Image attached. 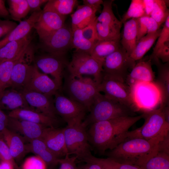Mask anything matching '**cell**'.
Segmentation results:
<instances>
[{"instance_id":"cell-49","label":"cell","mask_w":169,"mask_h":169,"mask_svg":"<svg viewBox=\"0 0 169 169\" xmlns=\"http://www.w3.org/2000/svg\"><path fill=\"white\" fill-rule=\"evenodd\" d=\"M158 151L165 153L169 155V134H168L159 142Z\"/></svg>"},{"instance_id":"cell-16","label":"cell","mask_w":169,"mask_h":169,"mask_svg":"<svg viewBox=\"0 0 169 169\" xmlns=\"http://www.w3.org/2000/svg\"><path fill=\"white\" fill-rule=\"evenodd\" d=\"M65 19V16L51 11L43 10L33 28L42 40L63 27Z\"/></svg>"},{"instance_id":"cell-21","label":"cell","mask_w":169,"mask_h":169,"mask_svg":"<svg viewBox=\"0 0 169 169\" xmlns=\"http://www.w3.org/2000/svg\"><path fill=\"white\" fill-rule=\"evenodd\" d=\"M28 48L25 55L14 65L11 76L9 87L19 91L23 89L31 66L26 58L30 49Z\"/></svg>"},{"instance_id":"cell-50","label":"cell","mask_w":169,"mask_h":169,"mask_svg":"<svg viewBox=\"0 0 169 169\" xmlns=\"http://www.w3.org/2000/svg\"><path fill=\"white\" fill-rule=\"evenodd\" d=\"M30 10L33 12L41 10L40 7L43 4L46 3L47 0H27Z\"/></svg>"},{"instance_id":"cell-14","label":"cell","mask_w":169,"mask_h":169,"mask_svg":"<svg viewBox=\"0 0 169 169\" xmlns=\"http://www.w3.org/2000/svg\"><path fill=\"white\" fill-rule=\"evenodd\" d=\"M23 90L36 92L53 96L58 91L62 90L54 79H51L47 74L40 72L34 64L31 66Z\"/></svg>"},{"instance_id":"cell-33","label":"cell","mask_w":169,"mask_h":169,"mask_svg":"<svg viewBox=\"0 0 169 169\" xmlns=\"http://www.w3.org/2000/svg\"><path fill=\"white\" fill-rule=\"evenodd\" d=\"M26 49L16 58L0 63V95L9 87L13 68L15 64L25 55Z\"/></svg>"},{"instance_id":"cell-39","label":"cell","mask_w":169,"mask_h":169,"mask_svg":"<svg viewBox=\"0 0 169 169\" xmlns=\"http://www.w3.org/2000/svg\"><path fill=\"white\" fill-rule=\"evenodd\" d=\"M168 0H154L153 8L150 17L154 19L160 26L165 23L169 16L167 8Z\"/></svg>"},{"instance_id":"cell-24","label":"cell","mask_w":169,"mask_h":169,"mask_svg":"<svg viewBox=\"0 0 169 169\" xmlns=\"http://www.w3.org/2000/svg\"><path fill=\"white\" fill-rule=\"evenodd\" d=\"M0 108L10 111L22 108H32L22 92L12 88L6 89L0 95Z\"/></svg>"},{"instance_id":"cell-22","label":"cell","mask_w":169,"mask_h":169,"mask_svg":"<svg viewBox=\"0 0 169 169\" xmlns=\"http://www.w3.org/2000/svg\"><path fill=\"white\" fill-rule=\"evenodd\" d=\"M10 117L39 124L49 127H54L56 119L49 117L32 108H19L10 111Z\"/></svg>"},{"instance_id":"cell-23","label":"cell","mask_w":169,"mask_h":169,"mask_svg":"<svg viewBox=\"0 0 169 169\" xmlns=\"http://www.w3.org/2000/svg\"><path fill=\"white\" fill-rule=\"evenodd\" d=\"M154 73L152 69L151 61H141L136 64L128 75L125 82L129 86L139 82L154 81Z\"/></svg>"},{"instance_id":"cell-29","label":"cell","mask_w":169,"mask_h":169,"mask_svg":"<svg viewBox=\"0 0 169 169\" xmlns=\"http://www.w3.org/2000/svg\"><path fill=\"white\" fill-rule=\"evenodd\" d=\"M97 11L85 5L78 6L75 11L71 16L72 30L82 29L89 25L96 18L95 14Z\"/></svg>"},{"instance_id":"cell-5","label":"cell","mask_w":169,"mask_h":169,"mask_svg":"<svg viewBox=\"0 0 169 169\" xmlns=\"http://www.w3.org/2000/svg\"><path fill=\"white\" fill-rule=\"evenodd\" d=\"M130 86L135 111L139 110L146 113L161 105L163 97L162 91L154 81L137 82Z\"/></svg>"},{"instance_id":"cell-20","label":"cell","mask_w":169,"mask_h":169,"mask_svg":"<svg viewBox=\"0 0 169 169\" xmlns=\"http://www.w3.org/2000/svg\"><path fill=\"white\" fill-rule=\"evenodd\" d=\"M42 11L41 10L33 12L28 18L20 22L14 29L0 40V48L10 42L19 40L29 34Z\"/></svg>"},{"instance_id":"cell-34","label":"cell","mask_w":169,"mask_h":169,"mask_svg":"<svg viewBox=\"0 0 169 169\" xmlns=\"http://www.w3.org/2000/svg\"><path fill=\"white\" fill-rule=\"evenodd\" d=\"M78 2L76 0H49L43 10L51 11L65 16L72 13Z\"/></svg>"},{"instance_id":"cell-31","label":"cell","mask_w":169,"mask_h":169,"mask_svg":"<svg viewBox=\"0 0 169 169\" xmlns=\"http://www.w3.org/2000/svg\"><path fill=\"white\" fill-rule=\"evenodd\" d=\"M161 29L147 34L137 43L130 57L136 61L141 59L151 48L158 37Z\"/></svg>"},{"instance_id":"cell-35","label":"cell","mask_w":169,"mask_h":169,"mask_svg":"<svg viewBox=\"0 0 169 169\" xmlns=\"http://www.w3.org/2000/svg\"><path fill=\"white\" fill-rule=\"evenodd\" d=\"M8 9L10 16L13 20L21 21L30 11V9L27 0H8Z\"/></svg>"},{"instance_id":"cell-30","label":"cell","mask_w":169,"mask_h":169,"mask_svg":"<svg viewBox=\"0 0 169 169\" xmlns=\"http://www.w3.org/2000/svg\"><path fill=\"white\" fill-rule=\"evenodd\" d=\"M153 61L157 66L158 76L155 81L160 87L162 94L161 106L169 105V62L162 64L160 60L155 59Z\"/></svg>"},{"instance_id":"cell-7","label":"cell","mask_w":169,"mask_h":169,"mask_svg":"<svg viewBox=\"0 0 169 169\" xmlns=\"http://www.w3.org/2000/svg\"><path fill=\"white\" fill-rule=\"evenodd\" d=\"M86 128L82 122L67 125L64 128L68 153L74 154L84 161L92 155Z\"/></svg>"},{"instance_id":"cell-8","label":"cell","mask_w":169,"mask_h":169,"mask_svg":"<svg viewBox=\"0 0 169 169\" xmlns=\"http://www.w3.org/2000/svg\"><path fill=\"white\" fill-rule=\"evenodd\" d=\"M113 1H103L102 10L95 19L98 41H120V30L122 23L113 13L112 8Z\"/></svg>"},{"instance_id":"cell-58","label":"cell","mask_w":169,"mask_h":169,"mask_svg":"<svg viewBox=\"0 0 169 169\" xmlns=\"http://www.w3.org/2000/svg\"><path fill=\"white\" fill-rule=\"evenodd\" d=\"M85 169L84 166H82V167H78V169Z\"/></svg>"},{"instance_id":"cell-32","label":"cell","mask_w":169,"mask_h":169,"mask_svg":"<svg viewBox=\"0 0 169 169\" xmlns=\"http://www.w3.org/2000/svg\"><path fill=\"white\" fill-rule=\"evenodd\" d=\"M121 46L120 41H98L95 44L90 55L103 62L107 56L118 49Z\"/></svg>"},{"instance_id":"cell-9","label":"cell","mask_w":169,"mask_h":169,"mask_svg":"<svg viewBox=\"0 0 169 169\" xmlns=\"http://www.w3.org/2000/svg\"><path fill=\"white\" fill-rule=\"evenodd\" d=\"M67 67L69 74L74 77L91 75L98 84L101 82L103 62L90 54L75 51Z\"/></svg>"},{"instance_id":"cell-25","label":"cell","mask_w":169,"mask_h":169,"mask_svg":"<svg viewBox=\"0 0 169 169\" xmlns=\"http://www.w3.org/2000/svg\"><path fill=\"white\" fill-rule=\"evenodd\" d=\"M31 37L28 34L24 38L10 42L0 48V63L16 58L23 54L30 45Z\"/></svg>"},{"instance_id":"cell-56","label":"cell","mask_w":169,"mask_h":169,"mask_svg":"<svg viewBox=\"0 0 169 169\" xmlns=\"http://www.w3.org/2000/svg\"><path fill=\"white\" fill-rule=\"evenodd\" d=\"M85 169H103V166L100 164L94 162H87L84 165Z\"/></svg>"},{"instance_id":"cell-40","label":"cell","mask_w":169,"mask_h":169,"mask_svg":"<svg viewBox=\"0 0 169 169\" xmlns=\"http://www.w3.org/2000/svg\"><path fill=\"white\" fill-rule=\"evenodd\" d=\"M146 16L143 0H132L127 11L122 16L121 22L123 23L132 18Z\"/></svg>"},{"instance_id":"cell-37","label":"cell","mask_w":169,"mask_h":169,"mask_svg":"<svg viewBox=\"0 0 169 169\" xmlns=\"http://www.w3.org/2000/svg\"><path fill=\"white\" fill-rule=\"evenodd\" d=\"M72 32V48L75 49V51L90 54L95 43L85 38L82 34L81 29H76Z\"/></svg>"},{"instance_id":"cell-59","label":"cell","mask_w":169,"mask_h":169,"mask_svg":"<svg viewBox=\"0 0 169 169\" xmlns=\"http://www.w3.org/2000/svg\"><path fill=\"white\" fill-rule=\"evenodd\" d=\"M103 169H106L105 168H104V167H103Z\"/></svg>"},{"instance_id":"cell-54","label":"cell","mask_w":169,"mask_h":169,"mask_svg":"<svg viewBox=\"0 0 169 169\" xmlns=\"http://www.w3.org/2000/svg\"><path fill=\"white\" fill-rule=\"evenodd\" d=\"M5 0H0V17L7 18L10 16L8 9L5 4Z\"/></svg>"},{"instance_id":"cell-47","label":"cell","mask_w":169,"mask_h":169,"mask_svg":"<svg viewBox=\"0 0 169 169\" xmlns=\"http://www.w3.org/2000/svg\"><path fill=\"white\" fill-rule=\"evenodd\" d=\"M161 59L163 63L169 62V42L160 48L153 56L150 57L149 59Z\"/></svg>"},{"instance_id":"cell-43","label":"cell","mask_w":169,"mask_h":169,"mask_svg":"<svg viewBox=\"0 0 169 169\" xmlns=\"http://www.w3.org/2000/svg\"><path fill=\"white\" fill-rule=\"evenodd\" d=\"M95 19L89 25L81 29L83 36L86 39L95 43L98 41L95 25Z\"/></svg>"},{"instance_id":"cell-3","label":"cell","mask_w":169,"mask_h":169,"mask_svg":"<svg viewBox=\"0 0 169 169\" xmlns=\"http://www.w3.org/2000/svg\"><path fill=\"white\" fill-rule=\"evenodd\" d=\"M131 107L99 92L96 95L89 114L82 122L85 127L96 122L130 116H135Z\"/></svg>"},{"instance_id":"cell-46","label":"cell","mask_w":169,"mask_h":169,"mask_svg":"<svg viewBox=\"0 0 169 169\" xmlns=\"http://www.w3.org/2000/svg\"><path fill=\"white\" fill-rule=\"evenodd\" d=\"M0 161H9L16 164L8 146L1 136H0Z\"/></svg>"},{"instance_id":"cell-60","label":"cell","mask_w":169,"mask_h":169,"mask_svg":"<svg viewBox=\"0 0 169 169\" xmlns=\"http://www.w3.org/2000/svg\"></svg>"},{"instance_id":"cell-19","label":"cell","mask_w":169,"mask_h":169,"mask_svg":"<svg viewBox=\"0 0 169 169\" xmlns=\"http://www.w3.org/2000/svg\"><path fill=\"white\" fill-rule=\"evenodd\" d=\"M51 151L59 158L68 153L64 129L47 127L40 138Z\"/></svg>"},{"instance_id":"cell-2","label":"cell","mask_w":169,"mask_h":169,"mask_svg":"<svg viewBox=\"0 0 169 169\" xmlns=\"http://www.w3.org/2000/svg\"><path fill=\"white\" fill-rule=\"evenodd\" d=\"M165 136L149 140L140 138L128 139L110 150L106 155L117 161L139 166L158 152L159 142Z\"/></svg>"},{"instance_id":"cell-44","label":"cell","mask_w":169,"mask_h":169,"mask_svg":"<svg viewBox=\"0 0 169 169\" xmlns=\"http://www.w3.org/2000/svg\"><path fill=\"white\" fill-rule=\"evenodd\" d=\"M149 17L144 16L138 18V31L137 43L142 37L147 34L149 28Z\"/></svg>"},{"instance_id":"cell-48","label":"cell","mask_w":169,"mask_h":169,"mask_svg":"<svg viewBox=\"0 0 169 169\" xmlns=\"http://www.w3.org/2000/svg\"><path fill=\"white\" fill-rule=\"evenodd\" d=\"M17 25L15 22L12 21L0 19V38L8 34Z\"/></svg>"},{"instance_id":"cell-18","label":"cell","mask_w":169,"mask_h":169,"mask_svg":"<svg viewBox=\"0 0 169 169\" xmlns=\"http://www.w3.org/2000/svg\"><path fill=\"white\" fill-rule=\"evenodd\" d=\"M47 127L42 125L8 116L7 128L21 135V136L24 141L29 142L41 138Z\"/></svg>"},{"instance_id":"cell-11","label":"cell","mask_w":169,"mask_h":169,"mask_svg":"<svg viewBox=\"0 0 169 169\" xmlns=\"http://www.w3.org/2000/svg\"><path fill=\"white\" fill-rule=\"evenodd\" d=\"M100 92L108 97L124 104L135 111L130 87L124 81L102 72L99 84Z\"/></svg>"},{"instance_id":"cell-55","label":"cell","mask_w":169,"mask_h":169,"mask_svg":"<svg viewBox=\"0 0 169 169\" xmlns=\"http://www.w3.org/2000/svg\"><path fill=\"white\" fill-rule=\"evenodd\" d=\"M14 168L18 169L16 164L13 162L7 161H0V169H14Z\"/></svg>"},{"instance_id":"cell-53","label":"cell","mask_w":169,"mask_h":169,"mask_svg":"<svg viewBox=\"0 0 169 169\" xmlns=\"http://www.w3.org/2000/svg\"><path fill=\"white\" fill-rule=\"evenodd\" d=\"M143 1L146 15L150 17L153 8L154 0H143Z\"/></svg>"},{"instance_id":"cell-12","label":"cell","mask_w":169,"mask_h":169,"mask_svg":"<svg viewBox=\"0 0 169 169\" xmlns=\"http://www.w3.org/2000/svg\"><path fill=\"white\" fill-rule=\"evenodd\" d=\"M61 90L54 95L55 109L57 114L67 125L82 122L88 110L83 105L62 94Z\"/></svg>"},{"instance_id":"cell-4","label":"cell","mask_w":169,"mask_h":169,"mask_svg":"<svg viewBox=\"0 0 169 169\" xmlns=\"http://www.w3.org/2000/svg\"><path fill=\"white\" fill-rule=\"evenodd\" d=\"M62 89L67 97L84 106L90 111L95 99L100 92L99 84L93 79L81 76L74 77L64 74Z\"/></svg>"},{"instance_id":"cell-36","label":"cell","mask_w":169,"mask_h":169,"mask_svg":"<svg viewBox=\"0 0 169 169\" xmlns=\"http://www.w3.org/2000/svg\"><path fill=\"white\" fill-rule=\"evenodd\" d=\"M139 167L141 169H169V155L158 151Z\"/></svg>"},{"instance_id":"cell-13","label":"cell","mask_w":169,"mask_h":169,"mask_svg":"<svg viewBox=\"0 0 169 169\" xmlns=\"http://www.w3.org/2000/svg\"><path fill=\"white\" fill-rule=\"evenodd\" d=\"M73 32L66 24L42 40L44 50L48 54L65 55L72 48Z\"/></svg>"},{"instance_id":"cell-45","label":"cell","mask_w":169,"mask_h":169,"mask_svg":"<svg viewBox=\"0 0 169 169\" xmlns=\"http://www.w3.org/2000/svg\"><path fill=\"white\" fill-rule=\"evenodd\" d=\"M67 153L63 158H60L59 163L60 165L59 169H77L76 160L77 159L75 156L72 157Z\"/></svg>"},{"instance_id":"cell-51","label":"cell","mask_w":169,"mask_h":169,"mask_svg":"<svg viewBox=\"0 0 169 169\" xmlns=\"http://www.w3.org/2000/svg\"><path fill=\"white\" fill-rule=\"evenodd\" d=\"M83 4L88 6L97 11L100 9L101 5L103 3V1L102 0H83Z\"/></svg>"},{"instance_id":"cell-27","label":"cell","mask_w":169,"mask_h":169,"mask_svg":"<svg viewBox=\"0 0 169 169\" xmlns=\"http://www.w3.org/2000/svg\"><path fill=\"white\" fill-rule=\"evenodd\" d=\"M26 148L27 152L33 153L39 157L47 166H54L59 163L60 158L51 151L40 138L30 141L26 144Z\"/></svg>"},{"instance_id":"cell-41","label":"cell","mask_w":169,"mask_h":169,"mask_svg":"<svg viewBox=\"0 0 169 169\" xmlns=\"http://www.w3.org/2000/svg\"><path fill=\"white\" fill-rule=\"evenodd\" d=\"M158 40L153 49L152 54L150 57L153 56L157 50L166 43L169 42V16L168 17L161 29Z\"/></svg>"},{"instance_id":"cell-10","label":"cell","mask_w":169,"mask_h":169,"mask_svg":"<svg viewBox=\"0 0 169 169\" xmlns=\"http://www.w3.org/2000/svg\"><path fill=\"white\" fill-rule=\"evenodd\" d=\"M136 64V61L130 57L121 46L104 59L103 73L125 82L129 70H131Z\"/></svg>"},{"instance_id":"cell-1","label":"cell","mask_w":169,"mask_h":169,"mask_svg":"<svg viewBox=\"0 0 169 169\" xmlns=\"http://www.w3.org/2000/svg\"><path fill=\"white\" fill-rule=\"evenodd\" d=\"M144 113L95 122L90 125L87 132L91 147L103 153L111 150L128 138L129 130L142 118Z\"/></svg>"},{"instance_id":"cell-38","label":"cell","mask_w":169,"mask_h":169,"mask_svg":"<svg viewBox=\"0 0 169 169\" xmlns=\"http://www.w3.org/2000/svg\"><path fill=\"white\" fill-rule=\"evenodd\" d=\"M84 161L86 163L94 162L98 163L106 169H141L137 166L119 162L109 157L100 158L93 155Z\"/></svg>"},{"instance_id":"cell-42","label":"cell","mask_w":169,"mask_h":169,"mask_svg":"<svg viewBox=\"0 0 169 169\" xmlns=\"http://www.w3.org/2000/svg\"><path fill=\"white\" fill-rule=\"evenodd\" d=\"M47 166L44 161L35 155L27 158L23 164L21 169H47Z\"/></svg>"},{"instance_id":"cell-17","label":"cell","mask_w":169,"mask_h":169,"mask_svg":"<svg viewBox=\"0 0 169 169\" xmlns=\"http://www.w3.org/2000/svg\"><path fill=\"white\" fill-rule=\"evenodd\" d=\"M28 104L33 109L53 119L57 114L52 96L36 92L21 91Z\"/></svg>"},{"instance_id":"cell-52","label":"cell","mask_w":169,"mask_h":169,"mask_svg":"<svg viewBox=\"0 0 169 169\" xmlns=\"http://www.w3.org/2000/svg\"><path fill=\"white\" fill-rule=\"evenodd\" d=\"M8 116L0 108V134L7 128Z\"/></svg>"},{"instance_id":"cell-15","label":"cell","mask_w":169,"mask_h":169,"mask_svg":"<svg viewBox=\"0 0 169 169\" xmlns=\"http://www.w3.org/2000/svg\"><path fill=\"white\" fill-rule=\"evenodd\" d=\"M35 65L45 74H50L62 90L64 69L69 63L65 55H59L48 54L39 57Z\"/></svg>"},{"instance_id":"cell-57","label":"cell","mask_w":169,"mask_h":169,"mask_svg":"<svg viewBox=\"0 0 169 169\" xmlns=\"http://www.w3.org/2000/svg\"><path fill=\"white\" fill-rule=\"evenodd\" d=\"M162 110L164 115L166 122L169 123V106L162 105Z\"/></svg>"},{"instance_id":"cell-6","label":"cell","mask_w":169,"mask_h":169,"mask_svg":"<svg viewBox=\"0 0 169 169\" xmlns=\"http://www.w3.org/2000/svg\"><path fill=\"white\" fill-rule=\"evenodd\" d=\"M144 113L145 119L144 124L138 128L129 131L128 139L140 138L149 140L169 134V123L165 120L161 106Z\"/></svg>"},{"instance_id":"cell-61","label":"cell","mask_w":169,"mask_h":169,"mask_svg":"<svg viewBox=\"0 0 169 169\" xmlns=\"http://www.w3.org/2000/svg\"></svg>"},{"instance_id":"cell-26","label":"cell","mask_w":169,"mask_h":169,"mask_svg":"<svg viewBox=\"0 0 169 169\" xmlns=\"http://www.w3.org/2000/svg\"><path fill=\"white\" fill-rule=\"evenodd\" d=\"M0 136L7 144L14 160H20L27 152L23 139L17 133L6 128Z\"/></svg>"},{"instance_id":"cell-28","label":"cell","mask_w":169,"mask_h":169,"mask_svg":"<svg viewBox=\"0 0 169 169\" xmlns=\"http://www.w3.org/2000/svg\"><path fill=\"white\" fill-rule=\"evenodd\" d=\"M123 24V33L120 43L130 56L137 44L138 18H131L124 23Z\"/></svg>"}]
</instances>
